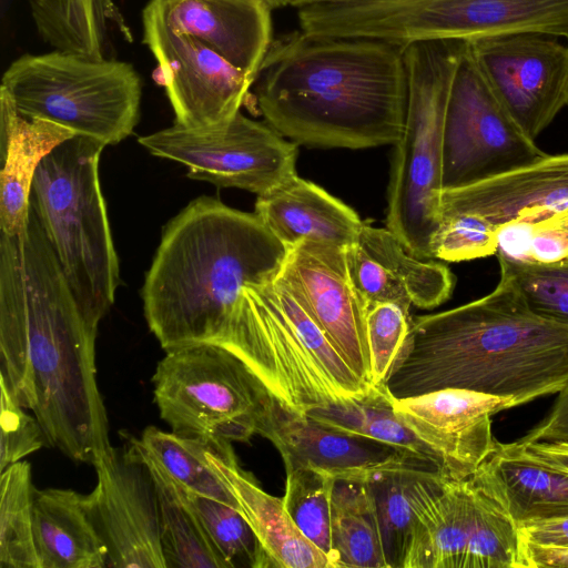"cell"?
Returning a JSON list of instances; mask_svg holds the SVG:
<instances>
[{
  "instance_id": "obj_1",
  "label": "cell",
  "mask_w": 568,
  "mask_h": 568,
  "mask_svg": "<svg viewBox=\"0 0 568 568\" xmlns=\"http://www.w3.org/2000/svg\"><path fill=\"white\" fill-rule=\"evenodd\" d=\"M97 333L30 206L23 229L0 237V383L49 446L91 465L112 449Z\"/></svg>"
},
{
  "instance_id": "obj_2",
  "label": "cell",
  "mask_w": 568,
  "mask_h": 568,
  "mask_svg": "<svg viewBox=\"0 0 568 568\" xmlns=\"http://www.w3.org/2000/svg\"><path fill=\"white\" fill-rule=\"evenodd\" d=\"M404 48L367 38L273 40L257 74L256 105L267 124L295 143L365 149L403 133L408 79Z\"/></svg>"
},
{
  "instance_id": "obj_3",
  "label": "cell",
  "mask_w": 568,
  "mask_h": 568,
  "mask_svg": "<svg viewBox=\"0 0 568 568\" xmlns=\"http://www.w3.org/2000/svg\"><path fill=\"white\" fill-rule=\"evenodd\" d=\"M568 382V326L534 314L500 276L481 298L413 317L403 359L386 387L395 398L444 388L511 397L517 406Z\"/></svg>"
},
{
  "instance_id": "obj_4",
  "label": "cell",
  "mask_w": 568,
  "mask_h": 568,
  "mask_svg": "<svg viewBox=\"0 0 568 568\" xmlns=\"http://www.w3.org/2000/svg\"><path fill=\"white\" fill-rule=\"evenodd\" d=\"M287 254L255 212L212 196L193 200L165 226L145 276L150 331L165 352L219 345L242 291L273 282Z\"/></svg>"
},
{
  "instance_id": "obj_5",
  "label": "cell",
  "mask_w": 568,
  "mask_h": 568,
  "mask_svg": "<svg viewBox=\"0 0 568 568\" xmlns=\"http://www.w3.org/2000/svg\"><path fill=\"white\" fill-rule=\"evenodd\" d=\"M217 346L237 356L273 397L300 413L356 400L373 388L280 274L242 291Z\"/></svg>"
},
{
  "instance_id": "obj_6",
  "label": "cell",
  "mask_w": 568,
  "mask_h": 568,
  "mask_svg": "<svg viewBox=\"0 0 568 568\" xmlns=\"http://www.w3.org/2000/svg\"><path fill=\"white\" fill-rule=\"evenodd\" d=\"M105 145L74 135L38 166L30 206L87 320L95 327L109 312L120 281L99 180Z\"/></svg>"
},
{
  "instance_id": "obj_7",
  "label": "cell",
  "mask_w": 568,
  "mask_h": 568,
  "mask_svg": "<svg viewBox=\"0 0 568 568\" xmlns=\"http://www.w3.org/2000/svg\"><path fill=\"white\" fill-rule=\"evenodd\" d=\"M463 43L419 41L403 50L408 98L403 133L394 144L386 227L419 258H432L438 227L445 112Z\"/></svg>"
},
{
  "instance_id": "obj_8",
  "label": "cell",
  "mask_w": 568,
  "mask_h": 568,
  "mask_svg": "<svg viewBox=\"0 0 568 568\" xmlns=\"http://www.w3.org/2000/svg\"><path fill=\"white\" fill-rule=\"evenodd\" d=\"M317 37L419 41L540 33L568 39V0H372L314 6Z\"/></svg>"
},
{
  "instance_id": "obj_9",
  "label": "cell",
  "mask_w": 568,
  "mask_h": 568,
  "mask_svg": "<svg viewBox=\"0 0 568 568\" xmlns=\"http://www.w3.org/2000/svg\"><path fill=\"white\" fill-rule=\"evenodd\" d=\"M1 87L26 118L59 124L105 146L126 139L139 121L141 79L124 61L59 50L23 54L6 70Z\"/></svg>"
},
{
  "instance_id": "obj_10",
  "label": "cell",
  "mask_w": 568,
  "mask_h": 568,
  "mask_svg": "<svg viewBox=\"0 0 568 568\" xmlns=\"http://www.w3.org/2000/svg\"><path fill=\"white\" fill-rule=\"evenodd\" d=\"M160 417L192 438L248 442L271 394L234 354L213 344L166 351L152 376Z\"/></svg>"
},
{
  "instance_id": "obj_11",
  "label": "cell",
  "mask_w": 568,
  "mask_h": 568,
  "mask_svg": "<svg viewBox=\"0 0 568 568\" xmlns=\"http://www.w3.org/2000/svg\"><path fill=\"white\" fill-rule=\"evenodd\" d=\"M545 154L499 102L464 41L445 112L443 190L507 173Z\"/></svg>"
},
{
  "instance_id": "obj_12",
  "label": "cell",
  "mask_w": 568,
  "mask_h": 568,
  "mask_svg": "<svg viewBox=\"0 0 568 568\" xmlns=\"http://www.w3.org/2000/svg\"><path fill=\"white\" fill-rule=\"evenodd\" d=\"M152 155L176 161L194 180L264 194L295 174L297 145L239 112L226 123L173 126L139 138Z\"/></svg>"
},
{
  "instance_id": "obj_13",
  "label": "cell",
  "mask_w": 568,
  "mask_h": 568,
  "mask_svg": "<svg viewBox=\"0 0 568 568\" xmlns=\"http://www.w3.org/2000/svg\"><path fill=\"white\" fill-rule=\"evenodd\" d=\"M143 38L154 57L175 122L206 129L234 118L255 80L204 42L174 32L143 9Z\"/></svg>"
},
{
  "instance_id": "obj_14",
  "label": "cell",
  "mask_w": 568,
  "mask_h": 568,
  "mask_svg": "<svg viewBox=\"0 0 568 568\" xmlns=\"http://www.w3.org/2000/svg\"><path fill=\"white\" fill-rule=\"evenodd\" d=\"M97 485L84 508L106 550L108 567L166 568L155 484L130 448H113L94 465Z\"/></svg>"
},
{
  "instance_id": "obj_15",
  "label": "cell",
  "mask_w": 568,
  "mask_h": 568,
  "mask_svg": "<svg viewBox=\"0 0 568 568\" xmlns=\"http://www.w3.org/2000/svg\"><path fill=\"white\" fill-rule=\"evenodd\" d=\"M540 33L468 41L499 102L535 140L568 105V47Z\"/></svg>"
},
{
  "instance_id": "obj_16",
  "label": "cell",
  "mask_w": 568,
  "mask_h": 568,
  "mask_svg": "<svg viewBox=\"0 0 568 568\" xmlns=\"http://www.w3.org/2000/svg\"><path fill=\"white\" fill-rule=\"evenodd\" d=\"M280 275L352 369L372 385L368 307L351 280L345 247L302 241L288 250Z\"/></svg>"
},
{
  "instance_id": "obj_17",
  "label": "cell",
  "mask_w": 568,
  "mask_h": 568,
  "mask_svg": "<svg viewBox=\"0 0 568 568\" xmlns=\"http://www.w3.org/2000/svg\"><path fill=\"white\" fill-rule=\"evenodd\" d=\"M396 414L434 453L443 475L468 479L495 445L491 416L517 406L511 397L444 388L395 398Z\"/></svg>"
},
{
  "instance_id": "obj_18",
  "label": "cell",
  "mask_w": 568,
  "mask_h": 568,
  "mask_svg": "<svg viewBox=\"0 0 568 568\" xmlns=\"http://www.w3.org/2000/svg\"><path fill=\"white\" fill-rule=\"evenodd\" d=\"M473 213L500 231L568 216V153L545 154L507 173L440 193L439 215ZM439 221V220H438Z\"/></svg>"
},
{
  "instance_id": "obj_19",
  "label": "cell",
  "mask_w": 568,
  "mask_h": 568,
  "mask_svg": "<svg viewBox=\"0 0 568 568\" xmlns=\"http://www.w3.org/2000/svg\"><path fill=\"white\" fill-rule=\"evenodd\" d=\"M256 435L276 447L285 467H310L336 479L367 480L384 469L422 459L377 440L326 427L273 396Z\"/></svg>"
},
{
  "instance_id": "obj_20",
  "label": "cell",
  "mask_w": 568,
  "mask_h": 568,
  "mask_svg": "<svg viewBox=\"0 0 568 568\" xmlns=\"http://www.w3.org/2000/svg\"><path fill=\"white\" fill-rule=\"evenodd\" d=\"M345 256L367 307L396 303L429 310L445 303L454 290L455 276L446 265L414 256L387 227L363 222Z\"/></svg>"
},
{
  "instance_id": "obj_21",
  "label": "cell",
  "mask_w": 568,
  "mask_h": 568,
  "mask_svg": "<svg viewBox=\"0 0 568 568\" xmlns=\"http://www.w3.org/2000/svg\"><path fill=\"white\" fill-rule=\"evenodd\" d=\"M144 10L174 32L204 42L256 81L274 40L262 0H149Z\"/></svg>"
},
{
  "instance_id": "obj_22",
  "label": "cell",
  "mask_w": 568,
  "mask_h": 568,
  "mask_svg": "<svg viewBox=\"0 0 568 568\" xmlns=\"http://www.w3.org/2000/svg\"><path fill=\"white\" fill-rule=\"evenodd\" d=\"M204 456L237 503L260 546V568H333L295 526L283 500L261 488L237 463L231 442L203 439Z\"/></svg>"
},
{
  "instance_id": "obj_23",
  "label": "cell",
  "mask_w": 568,
  "mask_h": 568,
  "mask_svg": "<svg viewBox=\"0 0 568 568\" xmlns=\"http://www.w3.org/2000/svg\"><path fill=\"white\" fill-rule=\"evenodd\" d=\"M414 523L402 568H463L474 524V490L425 470L413 491Z\"/></svg>"
},
{
  "instance_id": "obj_24",
  "label": "cell",
  "mask_w": 568,
  "mask_h": 568,
  "mask_svg": "<svg viewBox=\"0 0 568 568\" xmlns=\"http://www.w3.org/2000/svg\"><path fill=\"white\" fill-rule=\"evenodd\" d=\"M517 524L568 516V473L517 440L495 439L490 454L468 478Z\"/></svg>"
},
{
  "instance_id": "obj_25",
  "label": "cell",
  "mask_w": 568,
  "mask_h": 568,
  "mask_svg": "<svg viewBox=\"0 0 568 568\" xmlns=\"http://www.w3.org/2000/svg\"><path fill=\"white\" fill-rule=\"evenodd\" d=\"M254 212L288 250L302 241L347 247L363 225L353 209L296 173L257 195Z\"/></svg>"
},
{
  "instance_id": "obj_26",
  "label": "cell",
  "mask_w": 568,
  "mask_h": 568,
  "mask_svg": "<svg viewBox=\"0 0 568 568\" xmlns=\"http://www.w3.org/2000/svg\"><path fill=\"white\" fill-rule=\"evenodd\" d=\"M74 135L59 124L26 118L0 87L1 233L14 234L23 229L38 166L59 144Z\"/></svg>"
},
{
  "instance_id": "obj_27",
  "label": "cell",
  "mask_w": 568,
  "mask_h": 568,
  "mask_svg": "<svg viewBox=\"0 0 568 568\" xmlns=\"http://www.w3.org/2000/svg\"><path fill=\"white\" fill-rule=\"evenodd\" d=\"M33 535L40 568H106V550L71 489L34 490Z\"/></svg>"
},
{
  "instance_id": "obj_28",
  "label": "cell",
  "mask_w": 568,
  "mask_h": 568,
  "mask_svg": "<svg viewBox=\"0 0 568 568\" xmlns=\"http://www.w3.org/2000/svg\"><path fill=\"white\" fill-rule=\"evenodd\" d=\"M39 36L55 50L104 59L112 27L131 32L113 0H29Z\"/></svg>"
},
{
  "instance_id": "obj_29",
  "label": "cell",
  "mask_w": 568,
  "mask_h": 568,
  "mask_svg": "<svg viewBox=\"0 0 568 568\" xmlns=\"http://www.w3.org/2000/svg\"><path fill=\"white\" fill-rule=\"evenodd\" d=\"M331 538L335 568H388L374 498L366 480H335Z\"/></svg>"
},
{
  "instance_id": "obj_30",
  "label": "cell",
  "mask_w": 568,
  "mask_h": 568,
  "mask_svg": "<svg viewBox=\"0 0 568 568\" xmlns=\"http://www.w3.org/2000/svg\"><path fill=\"white\" fill-rule=\"evenodd\" d=\"M305 414L326 427L389 445L432 462L440 469L434 453L396 414L387 387L373 386L363 398L316 407Z\"/></svg>"
},
{
  "instance_id": "obj_31",
  "label": "cell",
  "mask_w": 568,
  "mask_h": 568,
  "mask_svg": "<svg viewBox=\"0 0 568 568\" xmlns=\"http://www.w3.org/2000/svg\"><path fill=\"white\" fill-rule=\"evenodd\" d=\"M130 448L178 486L237 509L234 496L209 465L202 438L185 437L149 426L140 438L132 440Z\"/></svg>"
},
{
  "instance_id": "obj_32",
  "label": "cell",
  "mask_w": 568,
  "mask_h": 568,
  "mask_svg": "<svg viewBox=\"0 0 568 568\" xmlns=\"http://www.w3.org/2000/svg\"><path fill=\"white\" fill-rule=\"evenodd\" d=\"M425 470L442 473L434 463L414 459L384 469L366 480L374 498L388 568L403 567L415 517L414 486Z\"/></svg>"
},
{
  "instance_id": "obj_33",
  "label": "cell",
  "mask_w": 568,
  "mask_h": 568,
  "mask_svg": "<svg viewBox=\"0 0 568 568\" xmlns=\"http://www.w3.org/2000/svg\"><path fill=\"white\" fill-rule=\"evenodd\" d=\"M143 462L156 488L166 568H230L197 517L179 498L166 477L155 466Z\"/></svg>"
},
{
  "instance_id": "obj_34",
  "label": "cell",
  "mask_w": 568,
  "mask_h": 568,
  "mask_svg": "<svg viewBox=\"0 0 568 568\" xmlns=\"http://www.w3.org/2000/svg\"><path fill=\"white\" fill-rule=\"evenodd\" d=\"M34 490L28 462L1 471L0 568H40L33 535Z\"/></svg>"
},
{
  "instance_id": "obj_35",
  "label": "cell",
  "mask_w": 568,
  "mask_h": 568,
  "mask_svg": "<svg viewBox=\"0 0 568 568\" xmlns=\"http://www.w3.org/2000/svg\"><path fill=\"white\" fill-rule=\"evenodd\" d=\"M500 276L508 278L536 315L568 326V257L539 262L497 251Z\"/></svg>"
},
{
  "instance_id": "obj_36",
  "label": "cell",
  "mask_w": 568,
  "mask_h": 568,
  "mask_svg": "<svg viewBox=\"0 0 568 568\" xmlns=\"http://www.w3.org/2000/svg\"><path fill=\"white\" fill-rule=\"evenodd\" d=\"M284 507L298 530L333 564L331 538L332 494L336 478L310 468L285 467Z\"/></svg>"
},
{
  "instance_id": "obj_37",
  "label": "cell",
  "mask_w": 568,
  "mask_h": 568,
  "mask_svg": "<svg viewBox=\"0 0 568 568\" xmlns=\"http://www.w3.org/2000/svg\"><path fill=\"white\" fill-rule=\"evenodd\" d=\"M166 479L179 498L197 517L230 568H260L261 555L257 538L239 509L220 500L184 489L172 483L168 477Z\"/></svg>"
},
{
  "instance_id": "obj_38",
  "label": "cell",
  "mask_w": 568,
  "mask_h": 568,
  "mask_svg": "<svg viewBox=\"0 0 568 568\" xmlns=\"http://www.w3.org/2000/svg\"><path fill=\"white\" fill-rule=\"evenodd\" d=\"M471 487L474 524L463 568H524L517 524L496 500Z\"/></svg>"
},
{
  "instance_id": "obj_39",
  "label": "cell",
  "mask_w": 568,
  "mask_h": 568,
  "mask_svg": "<svg viewBox=\"0 0 568 568\" xmlns=\"http://www.w3.org/2000/svg\"><path fill=\"white\" fill-rule=\"evenodd\" d=\"M412 321L409 310L396 303H379L367 308L366 334L373 386L386 387L403 359Z\"/></svg>"
},
{
  "instance_id": "obj_40",
  "label": "cell",
  "mask_w": 568,
  "mask_h": 568,
  "mask_svg": "<svg viewBox=\"0 0 568 568\" xmlns=\"http://www.w3.org/2000/svg\"><path fill=\"white\" fill-rule=\"evenodd\" d=\"M430 250L432 258L447 262L489 256L499 250V232L473 213L440 214Z\"/></svg>"
},
{
  "instance_id": "obj_41",
  "label": "cell",
  "mask_w": 568,
  "mask_h": 568,
  "mask_svg": "<svg viewBox=\"0 0 568 568\" xmlns=\"http://www.w3.org/2000/svg\"><path fill=\"white\" fill-rule=\"evenodd\" d=\"M0 392V471H3L8 466L39 450L47 444V439L37 418L26 413V408L14 400L2 383Z\"/></svg>"
},
{
  "instance_id": "obj_42",
  "label": "cell",
  "mask_w": 568,
  "mask_h": 568,
  "mask_svg": "<svg viewBox=\"0 0 568 568\" xmlns=\"http://www.w3.org/2000/svg\"><path fill=\"white\" fill-rule=\"evenodd\" d=\"M527 257L550 262L568 257V233L555 222L532 226L528 231Z\"/></svg>"
},
{
  "instance_id": "obj_43",
  "label": "cell",
  "mask_w": 568,
  "mask_h": 568,
  "mask_svg": "<svg viewBox=\"0 0 568 568\" xmlns=\"http://www.w3.org/2000/svg\"><path fill=\"white\" fill-rule=\"evenodd\" d=\"M536 442H568V382L559 392L550 413L520 439Z\"/></svg>"
},
{
  "instance_id": "obj_44",
  "label": "cell",
  "mask_w": 568,
  "mask_h": 568,
  "mask_svg": "<svg viewBox=\"0 0 568 568\" xmlns=\"http://www.w3.org/2000/svg\"><path fill=\"white\" fill-rule=\"evenodd\" d=\"M520 538L546 547L568 548V516L518 526Z\"/></svg>"
},
{
  "instance_id": "obj_45",
  "label": "cell",
  "mask_w": 568,
  "mask_h": 568,
  "mask_svg": "<svg viewBox=\"0 0 568 568\" xmlns=\"http://www.w3.org/2000/svg\"><path fill=\"white\" fill-rule=\"evenodd\" d=\"M520 554L527 568H568V548L540 546L520 538Z\"/></svg>"
},
{
  "instance_id": "obj_46",
  "label": "cell",
  "mask_w": 568,
  "mask_h": 568,
  "mask_svg": "<svg viewBox=\"0 0 568 568\" xmlns=\"http://www.w3.org/2000/svg\"><path fill=\"white\" fill-rule=\"evenodd\" d=\"M526 445L546 463L568 473V442H536Z\"/></svg>"
},
{
  "instance_id": "obj_47",
  "label": "cell",
  "mask_w": 568,
  "mask_h": 568,
  "mask_svg": "<svg viewBox=\"0 0 568 568\" xmlns=\"http://www.w3.org/2000/svg\"><path fill=\"white\" fill-rule=\"evenodd\" d=\"M372 0H287V6L295 7L297 9L303 7L316 6V4H338V3H353L364 2Z\"/></svg>"
},
{
  "instance_id": "obj_48",
  "label": "cell",
  "mask_w": 568,
  "mask_h": 568,
  "mask_svg": "<svg viewBox=\"0 0 568 568\" xmlns=\"http://www.w3.org/2000/svg\"><path fill=\"white\" fill-rule=\"evenodd\" d=\"M265 2L272 10H276L287 6V0H262Z\"/></svg>"
}]
</instances>
